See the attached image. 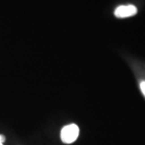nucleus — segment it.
<instances>
[{
  "label": "nucleus",
  "instance_id": "1",
  "mask_svg": "<svg viewBox=\"0 0 145 145\" xmlns=\"http://www.w3.org/2000/svg\"><path fill=\"white\" fill-rule=\"evenodd\" d=\"M79 135L78 125L71 123L64 127L61 131V139L65 144H72L76 141Z\"/></svg>",
  "mask_w": 145,
  "mask_h": 145
},
{
  "label": "nucleus",
  "instance_id": "2",
  "mask_svg": "<svg viewBox=\"0 0 145 145\" xmlns=\"http://www.w3.org/2000/svg\"><path fill=\"white\" fill-rule=\"evenodd\" d=\"M136 13L137 8L134 5L119 6L114 10V16L120 19L135 16Z\"/></svg>",
  "mask_w": 145,
  "mask_h": 145
},
{
  "label": "nucleus",
  "instance_id": "3",
  "mask_svg": "<svg viewBox=\"0 0 145 145\" xmlns=\"http://www.w3.org/2000/svg\"><path fill=\"white\" fill-rule=\"evenodd\" d=\"M140 89H141V91H142V93L145 96V81H143V82H140Z\"/></svg>",
  "mask_w": 145,
  "mask_h": 145
},
{
  "label": "nucleus",
  "instance_id": "4",
  "mask_svg": "<svg viewBox=\"0 0 145 145\" xmlns=\"http://www.w3.org/2000/svg\"><path fill=\"white\" fill-rule=\"evenodd\" d=\"M4 141H5V137L3 135H0V145H3Z\"/></svg>",
  "mask_w": 145,
  "mask_h": 145
}]
</instances>
